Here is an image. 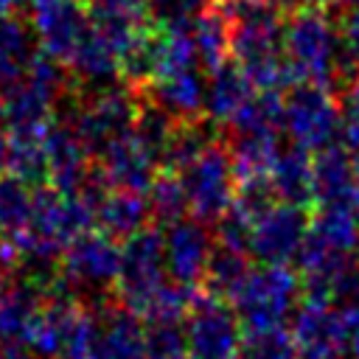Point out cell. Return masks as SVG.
I'll list each match as a JSON object with an SVG mask.
<instances>
[{
	"instance_id": "cell-1",
	"label": "cell",
	"mask_w": 359,
	"mask_h": 359,
	"mask_svg": "<svg viewBox=\"0 0 359 359\" xmlns=\"http://www.w3.org/2000/svg\"><path fill=\"white\" fill-rule=\"evenodd\" d=\"M283 53L294 84L311 81L337 93V20L320 0H306L283 17Z\"/></svg>"
},
{
	"instance_id": "cell-2",
	"label": "cell",
	"mask_w": 359,
	"mask_h": 359,
	"mask_svg": "<svg viewBox=\"0 0 359 359\" xmlns=\"http://www.w3.org/2000/svg\"><path fill=\"white\" fill-rule=\"evenodd\" d=\"M62 286L84 306H101L115 300V283L121 272V241L104 230H87L76 236L59 255Z\"/></svg>"
},
{
	"instance_id": "cell-3",
	"label": "cell",
	"mask_w": 359,
	"mask_h": 359,
	"mask_svg": "<svg viewBox=\"0 0 359 359\" xmlns=\"http://www.w3.org/2000/svg\"><path fill=\"white\" fill-rule=\"evenodd\" d=\"M67 359H146L143 320L118 297L84 309L67 345Z\"/></svg>"
},
{
	"instance_id": "cell-4",
	"label": "cell",
	"mask_w": 359,
	"mask_h": 359,
	"mask_svg": "<svg viewBox=\"0 0 359 359\" xmlns=\"http://www.w3.org/2000/svg\"><path fill=\"white\" fill-rule=\"evenodd\" d=\"M95 210L81 194L59 191L53 185L34 188V205L25 233L17 238L20 250L62 255V250L81 233L93 230Z\"/></svg>"
},
{
	"instance_id": "cell-5",
	"label": "cell",
	"mask_w": 359,
	"mask_h": 359,
	"mask_svg": "<svg viewBox=\"0 0 359 359\" xmlns=\"http://www.w3.org/2000/svg\"><path fill=\"white\" fill-rule=\"evenodd\" d=\"M165 269V233L160 224H146L121 241V272L115 283V297L135 311L140 320L157 292L168 283Z\"/></svg>"
},
{
	"instance_id": "cell-6",
	"label": "cell",
	"mask_w": 359,
	"mask_h": 359,
	"mask_svg": "<svg viewBox=\"0 0 359 359\" xmlns=\"http://www.w3.org/2000/svg\"><path fill=\"white\" fill-rule=\"evenodd\" d=\"M300 297V275L286 264H264L250 269L230 306L244 328H272L286 320Z\"/></svg>"
},
{
	"instance_id": "cell-7",
	"label": "cell",
	"mask_w": 359,
	"mask_h": 359,
	"mask_svg": "<svg viewBox=\"0 0 359 359\" xmlns=\"http://www.w3.org/2000/svg\"><path fill=\"white\" fill-rule=\"evenodd\" d=\"M188 196V213L202 224H216L236 199V171L227 140H213L191 165L177 171Z\"/></svg>"
},
{
	"instance_id": "cell-8",
	"label": "cell",
	"mask_w": 359,
	"mask_h": 359,
	"mask_svg": "<svg viewBox=\"0 0 359 359\" xmlns=\"http://www.w3.org/2000/svg\"><path fill=\"white\" fill-rule=\"evenodd\" d=\"M283 129L289 132L292 143L306 151L334 143L339 132L337 93L311 81L292 84L283 98Z\"/></svg>"
},
{
	"instance_id": "cell-9",
	"label": "cell",
	"mask_w": 359,
	"mask_h": 359,
	"mask_svg": "<svg viewBox=\"0 0 359 359\" xmlns=\"http://www.w3.org/2000/svg\"><path fill=\"white\" fill-rule=\"evenodd\" d=\"M185 342L191 359H236L241 345V320L230 303L199 289L185 317Z\"/></svg>"
},
{
	"instance_id": "cell-10",
	"label": "cell",
	"mask_w": 359,
	"mask_h": 359,
	"mask_svg": "<svg viewBox=\"0 0 359 359\" xmlns=\"http://www.w3.org/2000/svg\"><path fill=\"white\" fill-rule=\"evenodd\" d=\"M31 28L39 48L65 67L79 42L90 31V8L84 0H25Z\"/></svg>"
},
{
	"instance_id": "cell-11",
	"label": "cell",
	"mask_w": 359,
	"mask_h": 359,
	"mask_svg": "<svg viewBox=\"0 0 359 359\" xmlns=\"http://www.w3.org/2000/svg\"><path fill=\"white\" fill-rule=\"evenodd\" d=\"M42 149L48 160V185L79 194L93 174L95 157L87 149V143L79 137L73 123L53 118L42 135Z\"/></svg>"
},
{
	"instance_id": "cell-12",
	"label": "cell",
	"mask_w": 359,
	"mask_h": 359,
	"mask_svg": "<svg viewBox=\"0 0 359 359\" xmlns=\"http://www.w3.org/2000/svg\"><path fill=\"white\" fill-rule=\"evenodd\" d=\"M309 230V216L303 208L275 202L252 222L250 252L261 264H289Z\"/></svg>"
},
{
	"instance_id": "cell-13",
	"label": "cell",
	"mask_w": 359,
	"mask_h": 359,
	"mask_svg": "<svg viewBox=\"0 0 359 359\" xmlns=\"http://www.w3.org/2000/svg\"><path fill=\"white\" fill-rule=\"evenodd\" d=\"M160 168L163 165L154 157V151L135 132L112 140L95 154V171L107 182V188H126L146 194Z\"/></svg>"
},
{
	"instance_id": "cell-14",
	"label": "cell",
	"mask_w": 359,
	"mask_h": 359,
	"mask_svg": "<svg viewBox=\"0 0 359 359\" xmlns=\"http://www.w3.org/2000/svg\"><path fill=\"white\" fill-rule=\"evenodd\" d=\"M292 339L297 359H334L345 351L342 309L303 300L292 320Z\"/></svg>"
},
{
	"instance_id": "cell-15",
	"label": "cell",
	"mask_w": 359,
	"mask_h": 359,
	"mask_svg": "<svg viewBox=\"0 0 359 359\" xmlns=\"http://www.w3.org/2000/svg\"><path fill=\"white\" fill-rule=\"evenodd\" d=\"M210 252L213 236L208 224L196 219H180L165 227V269L171 280L199 289Z\"/></svg>"
},
{
	"instance_id": "cell-16",
	"label": "cell",
	"mask_w": 359,
	"mask_h": 359,
	"mask_svg": "<svg viewBox=\"0 0 359 359\" xmlns=\"http://www.w3.org/2000/svg\"><path fill=\"white\" fill-rule=\"evenodd\" d=\"M140 95L165 115H171L177 123L205 118V79L196 67L168 79L149 81L146 87H140Z\"/></svg>"
},
{
	"instance_id": "cell-17",
	"label": "cell",
	"mask_w": 359,
	"mask_h": 359,
	"mask_svg": "<svg viewBox=\"0 0 359 359\" xmlns=\"http://www.w3.org/2000/svg\"><path fill=\"white\" fill-rule=\"evenodd\" d=\"M39 53L36 34L22 17L0 14V95L17 87Z\"/></svg>"
},
{
	"instance_id": "cell-18",
	"label": "cell",
	"mask_w": 359,
	"mask_h": 359,
	"mask_svg": "<svg viewBox=\"0 0 359 359\" xmlns=\"http://www.w3.org/2000/svg\"><path fill=\"white\" fill-rule=\"evenodd\" d=\"M269 182H272L278 202H286V205H294L303 210H314V205H317L314 168H311V157L306 149L292 143L289 149L278 151L272 171H269Z\"/></svg>"
},
{
	"instance_id": "cell-19",
	"label": "cell",
	"mask_w": 359,
	"mask_h": 359,
	"mask_svg": "<svg viewBox=\"0 0 359 359\" xmlns=\"http://www.w3.org/2000/svg\"><path fill=\"white\" fill-rule=\"evenodd\" d=\"M151 219L149 199L140 191H126V188H107L101 199L95 202V224L107 236L126 241L132 233L146 227Z\"/></svg>"
},
{
	"instance_id": "cell-20",
	"label": "cell",
	"mask_w": 359,
	"mask_h": 359,
	"mask_svg": "<svg viewBox=\"0 0 359 359\" xmlns=\"http://www.w3.org/2000/svg\"><path fill=\"white\" fill-rule=\"evenodd\" d=\"M250 95H252V81L233 59H227L224 65H219L216 70L208 73L205 115L213 123H230V118L247 104Z\"/></svg>"
},
{
	"instance_id": "cell-21",
	"label": "cell",
	"mask_w": 359,
	"mask_h": 359,
	"mask_svg": "<svg viewBox=\"0 0 359 359\" xmlns=\"http://www.w3.org/2000/svg\"><path fill=\"white\" fill-rule=\"evenodd\" d=\"M45 294L31 289L28 283L17 278H6L3 294H0V342L6 348H25L31 323L36 317V309Z\"/></svg>"
},
{
	"instance_id": "cell-22",
	"label": "cell",
	"mask_w": 359,
	"mask_h": 359,
	"mask_svg": "<svg viewBox=\"0 0 359 359\" xmlns=\"http://www.w3.org/2000/svg\"><path fill=\"white\" fill-rule=\"evenodd\" d=\"M230 17L216 6L205 8L194 25H191V36H194V45H196V56H199V65L205 67V73L216 70L219 65H224L230 59Z\"/></svg>"
},
{
	"instance_id": "cell-23",
	"label": "cell",
	"mask_w": 359,
	"mask_h": 359,
	"mask_svg": "<svg viewBox=\"0 0 359 359\" xmlns=\"http://www.w3.org/2000/svg\"><path fill=\"white\" fill-rule=\"evenodd\" d=\"M230 135H280L283 95L280 90H258L230 118Z\"/></svg>"
},
{
	"instance_id": "cell-24",
	"label": "cell",
	"mask_w": 359,
	"mask_h": 359,
	"mask_svg": "<svg viewBox=\"0 0 359 359\" xmlns=\"http://www.w3.org/2000/svg\"><path fill=\"white\" fill-rule=\"evenodd\" d=\"M236 182L252 177H269L272 163L280 151L278 135H230L227 140Z\"/></svg>"
},
{
	"instance_id": "cell-25",
	"label": "cell",
	"mask_w": 359,
	"mask_h": 359,
	"mask_svg": "<svg viewBox=\"0 0 359 359\" xmlns=\"http://www.w3.org/2000/svg\"><path fill=\"white\" fill-rule=\"evenodd\" d=\"M250 264H247V255L244 252H236V250H213L210 252V261H208V269L202 275V292L230 303L233 294L238 292V286L244 283V278L250 275Z\"/></svg>"
},
{
	"instance_id": "cell-26",
	"label": "cell",
	"mask_w": 359,
	"mask_h": 359,
	"mask_svg": "<svg viewBox=\"0 0 359 359\" xmlns=\"http://www.w3.org/2000/svg\"><path fill=\"white\" fill-rule=\"evenodd\" d=\"M146 199H149L151 219L163 227L185 219V213H188V196H185V188H182V180L177 171L160 168L146 191Z\"/></svg>"
},
{
	"instance_id": "cell-27",
	"label": "cell",
	"mask_w": 359,
	"mask_h": 359,
	"mask_svg": "<svg viewBox=\"0 0 359 359\" xmlns=\"http://www.w3.org/2000/svg\"><path fill=\"white\" fill-rule=\"evenodd\" d=\"M8 174L25 182L28 188L48 185V160L42 149V135H8Z\"/></svg>"
},
{
	"instance_id": "cell-28",
	"label": "cell",
	"mask_w": 359,
	"mask_h": 359,
	"mask_svg": "<svg viewBox=\"0 0 359 359\" xmlns=\"http://www.w3.org/2000/svg\"><path fill=\"white\" fill-rule=\"evenodd\" d=\"M34 205V188L20 182L11 174L0 177V236L20 238L28 227Z\"/></svg>"
},
{
	"instance_id": "cell-29",
	"label": "cell",
	"mask_w": 359,
	"mask_h": 359,
	"mask_svg": "<svg viewBox=\"0 0 359 359\" xmlns=\"http://www.w3.org/2000/svg\"><path fill=\"white\" fill-rule=\"evenodd\" d=\"M236 359H297L292 331L283 325L272 328H244Z\"/></svg>"
},
{
	"instance_id": "cell-30",
	"label": "cell",
	"mask_w": 359,
	"mask_h": 359,
	"mask_svg": "<svg viewBox=\"0 0 359 359\" xmlns=\"http://www.w3.org/2000/svg\"><path fill=\"white\" fill-rule=\"evenodd\" d=\"M337 42H339L337 79L345 87L359 76V6H348L337 17Z\"/></svg>"
},
{
	"instance_id": "cell-31",
	"label": "cell",
	"mask_w": 359,
	"mask_h": 359,
	"mask_svg": "<svg viewBox=\"0 0 359 359\" xmlns=\"http://www.w3.org/2000/svg\"><path fill=\"white\" fill-rule=\"evenodd\" d=\"M213 0H149L151 22L168 28H191L194 20L210 8Z\"/></svg>"
},
{
	"instance_id": "cell-32",
	"label": "cell",
	"mask_w": 359,
	"mask_h": 359,
	"mask_svg": "<svg viewBox=\"0 0 359 359\" xmlns=\"http://www.w3.org/2000/svg\"><path fill=\"white\" fill-rule=\"evenodd\" d=\"M250 236H252V219L238 205H230V210L216 222V244L224 250L250 252Z\"/></svg>"
},
{
	"instance_id": "cell-33",
	"label": "cell",
	"mask_w": 359,
	"mask_h": 359,
	"mask_svg": "<svg viewBox=\"0 0 359 359\" xmlns=\"http://www.w3.org/2000/svg\"><path fill=\"white\" fill-rule=\"evenodd\" d=\"M339 135L342 143L359 151V76L345 84L339 98Z\"/></svg>"
},
{
	"instance_id": "cell-34",
	"label": "cell",
	"mask_w": 359,
	"mask_h": 359,
	"mask_svg": "<svg viewBox=\"0 0 359 359\" xmlns=\"http://www.w3.org/2000/svg\"><path fill=\"white\" fill-rule=\"evenodd\" d=\"M8 154H11V143H8V135L0 132V177L8 174Z\"/></svg>"
},
{
	"instance_id": "cell-35",
	"label": "cell",
	"mask_w": 359,
	"mask_h": 359,
	"mask_svg": "<svg viewBox=\"0 0 359 359\" xmlns=\"http://www.w3.org/2000/svg\"><path fill=\"white\" fill-rule=\"evenodd\" d=\"M8 359H39V356H36V353H31V351H25V348H14Z\"/></svg>"
},
{
	"instance_id": "cell-36",
	"label": "cell",
	"mask_w": 359,
	"mask_h": 359,
	"mask_svg": "<svg viewBox=\"0 0 359 359\" xmlns=\"http://www.w3.org/2000/svg\"><path fill=\"white\" fill-rule=\"evenodd\" d=\"M22 0H0V14H11Z\"/></svg>"
},
{
	"instance_id": "cell-37",
	"label": "cell",
	"mask_w": 359,
	"mask_h": 359,
	"mask_svg": "<svg viewBox=\"0 0 359 359\" xmlns=\"http://www.w3.org/2000/svg\"><path fill=\"white\" fill-rule=\"evenodd\" d=\"M325 6H339V8H348V6H359V0H320Z\"/></svg>"
},
{
	"instance_id": "cell-38",
	"label": "cell",
	"mask_w": 359,
	"mask_h": 359,
	"mask_svg": "<svg viewBox=\"0 0 359 359\" xmlns=\"http://www.w3.org/2000/svg\"><path fill=\"white\" fill-rule=\"evenodd\" d=\"M6 123V104H3V95H0V126Z\"/></svg>"
},
{
	"instance_id": "cell-39",
	"label": "cell",
	"mask_w": 359,
	"mask_h": 359,
	"mask_svg": "<svg viewBox=\"0 0 359 359\" xmlns=\"http://www.w3.org/2000/svg\"><path fill=\"white\" fill-rule=\"evenodd\" d=\"M11 356V348H6L3 342H0V359H8Z\"/></svg>"
},
{
	"instance_id": "cell-40",
	"label": "cell",
	"mask_w": 359,
	"mask_h": 359,
	"mask_svg": "<svg viewBox=\"0 0 359 359\" xmlns=\"http://www.w3.org/2000/svg\"><path fill=\"white\" fill-rule=\"evenodd\" d=\"M87 6H98V3H107V0H84Z\"/></svg>"
},
{
	"instance_id": "cell-41",
	"label": "cell",
	"mask_w": 359,
	"mask_h": 359,
	"mask_svg": "<svg viewBox=\"0 0 359 359\" xmlns=\"http://www.w3.org/2000/svg\"><path fill=\"white\" fill-rule=\"evenodd\" d=\"M3 286H6V275H0V294H3Z\"/></svg>"
},
{
	"instance_id": "cell-42",
	"label": "cell",
	"mask_w": 359,
	"mask_h": 359,
	"mask_svg": "<svg viewBox=\"0 0 359 359\" xmlns=\"http://www.w3.org/2000/svg\"><path fill=\"white\" fill-rule=\"evenodd\" d=\"M356 264H359V247H356Z\"/></svg>"
},
{
	"instance_id": "cell-43",
	"label": "cell",
	"mask_w": 359,
	"mask_h": 359,
	"mask_svg": "<svg viewBox=\"0 0 359 359\" xmlns=\"http://www.w3.org/2000/svg\"><path fill=\"white\" fill-rule=\"evenodd\" d=\"M180 359H191V356H188V353H185V356H180Z\"/></svg>"
},
{
	"instance_id": "cell-44",
	"label": "cell",
	"mask_w": 359,
	"mask_h": 359,
	"mask_svg": "<svg viewBox=\"0 0 359 359\" xmlns=\"http://www.w3.org/2000/svg\"><path fill=\"white\" fill-rule=\"evenodd\" d=\"M56 359H67V356H56Z\"/></svg>"
},
{
	"instance_id": "cell-45",
	"label": "cell",
	"mask_w": 359,
	"mask_h": 359,
	"mask_svg": "<svg viewBox=\"0 0 359 359\" xmlns=\"http://www.w3.org/2000/svg\"><path fill=\"white\" fill-rule=\"evenodd\" d=\"M334 359H342V356H334Z\"/></svg>"
}]
</instances>
